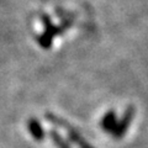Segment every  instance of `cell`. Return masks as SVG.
I'll return each instance as SVG.
<instances>
[{"mask_svg":"<svg viewBox=\"0 0 148 148\" xmlns=\"http://www.w3.org/2000/svg\"><path fill=\"white\" fill-rule=\"evenodd\" d=\"M48 136L51 138V141L54 143V146L57 148H72L69 141H67L66 138H63V136L57 131V130H54V128L49 130Z\"/></svg>","mask_w":148,"mask_h":148,"instance_id":"cell-5","label":"cell"},{"mask_svg":"<svg viewBox=\"0 0 148 148\" xmlns=\"http://www.w3.org/2000/svg\"><path fill=\"white\" fill-rule=\"evenodd\" d=\"M133 115H135V108H133V106H128V108L126 109V111H125L123 116L121 117L120 121H117L116 126H115V128H114V131L111 132L115 140H120V138H122V136L127 132L130 125H131V122H132Z\"/></svg>","mask_w":148,"mask_h":148,"instance_id":"cell-2","label":"cell"},{"mask_svg":"<svg viewBox=\"0 0 148 148\" xmlns=\"http://www.w3.org/2000/svg\"><path fill=\"white\" fill-rule=\"evenodd\" d=\"M52 40H53V37H51L49 35L45 34V32L37 37V42L42 46L43 48H49L52 46Z\"/></svg>","mask_w":148,"mask_h":148,"instance_id":"cell-6","label":"cell"},{"mask_svg":"<svg viewBox=\"0 0 148 148\" xmlns=\"http://www.w3.org/2000/svg\"><path fill=\"white\" fill-rule=\"evenodd\" d=\"M116 123H117V116L115 114V111L106 112L103 120H101V127H103L105 132H112Z\"/></svg>","mask_w":148,"mask_h":148,"instance_id":"cell-4","label":"cell"},{"mask_svg":"<svg viewBox=\"0 0 148 148\" xmlns=\"http://www.w3.org/2000/svg\"><path fill=\"white\" fill-rule=\"evenodd\" d=\"M45 117L48 122L54 125V126H57L59 128H63L64 131L67 132V136L69 138V141L73 142L74 145H77L79 148H95L91 143L88 142L71 123H68L63 117H59V116H57V115H54L52 112H46Z\"/></svg>","mask_w":148,"mask_h":148,"instance_id":"cell-1","label":"cell"},{"mask_svg":"<svg viewBox=\"0 0 148 148\" xmlns=\"http://www.w3.org/2000/svg\"><path fill=\"white\" fill-rule=\"evenodd\" d=\"M27 128H29V132L31 133V136L34 137V140L37 142H42L46 137L45 130L42 127L41 122L37 120L36 117H31L27 121Z\"/></svg>","mask_w":148,"mask_h":148,"instance_id":"cell-3","label":"cell"}]
</instances>
